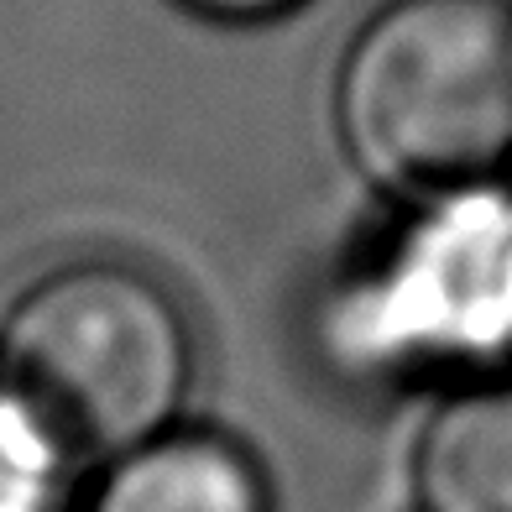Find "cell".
<instances>
[{"instance_id":"1","label":"cell","mask_w":512,"mask_h":512,"mask_svg":"<svg viewBox=\"0 0 512 512\" xmlns=\"http://www.w3.org/2000/svg\"><path fill=\"white\" fill-rule=\"evenodd\" d=\"M189 377L178 298L126 262L53 267L0 319V408L63 465H115L162 439Z\"/></svg>"},{"instance_id":"2","label":"cell","mask_w":512,"mask_h":512,"mask_svg":"<svg viewBox=\"0 0 512 512\" xmlns=\"http://www.w3.org/2000/svg\"><path fill=\"white\" fill-rule=\"evenodd\" d=\"M335 131L382 189L465 199L512 168V0H382L335 68Z\"/></svg>"},{"instance_id":"3","label":"cell","mask_w":512,"mask_h":512,"mask_svg":"<svg viewBox=\"0 0 512 512\" xmlns=\"http://www.w3.org/2000/svg\"><path fill=\"white\" fill-rule=\"evenodd\" d=\"M95 512H272L267 476L220 434H162L115 460Z\"/></svg>"},{"instance_id":"4","label":"cell","mask_w":512,"mask_h":512,"mask_svg":"<svg viewBox=\"0 0 512 512\" xmlns=\"http://www.w3.org/2000/svg\"><path fill=\"white\" fill-rule=\"evenodd\" d=\"M413 492L424 512H512V382L471 387L429 418Z\"/></svg>"},{"instance_id":"5","label":"cell","mask_w":512,"mask_h":512,"mask_svg":"<svg viewBox=\"0 0 512 512\" xmlns=\"http://www.w3.org/2000/svg\"><path fill=\"white\" fill-rule=\"evenodd\" d=\"M178 6L204 21H225V27H256V21H277L298 11L304 0H178Z\"/></svg>"}]
</instances>
